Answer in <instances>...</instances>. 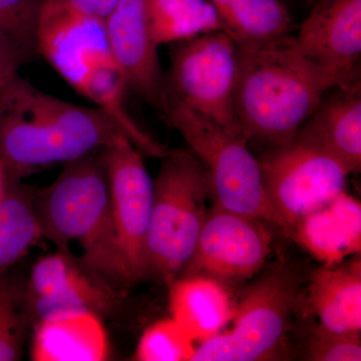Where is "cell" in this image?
Segmentation results:
<instances>
[{
  "instance_id": "obj_1",
  "label": "cell",
  "mask_w": 361,
  "mask_h": 361,
  "mask_svg": "<svg viewBox=\"0 0 361 361\" xmlns=\"http://www.w3.org/2000/svg\"><path fill=\"white\" fill-rule=\"evenodd\" d=\"M122 137L127 135L101 109L63 101L18 73L0 87V161L8 180L99 151Z\"/></svg>"
},
{
  "instance_id": "obj_2",
  "label": "cell",
  "mask_w": 361,
  "mask_h": 361,
  "mask_svg": "<svg viewBox=\"0 0 361 361\" xmlns=\"http://www.w3.org/2000/svg\"><path fill=\"white\" fill-rule=\"evenodd\" d=\"M238 54L235 115L248 142L290 141L330 90L353 84L304 56L291 35L238 44Z\"/></svg>"
},
{
  "instance_id": "obj_3",
  "label": "cell",
  "mask_w": 361,
  "mask_h": 361,
  "mask_svg": "<svg viewBox=\"0 0 361 361\" xmlns=\"http://www.w3.org/2000/svg\"><path fill=\"white\" fill-rule=\"evenodd\" d=\"M35 209L42 237L59 252L71 256L75 242L82 253L78 262L97 279L120 294L133 284L116 238L99 151L63 164L58 178L35 193Z\"/></svg>"
},
{
  "instance_id": "obj_4",
  "label": "cell",
  "mask_w": 361,
  "mask_h": 361,
  "mask_svg": "<svg viewBox=\"0 0 361 361\" xmlns=\"http://www.w3.org/2000/svg\"><path fill=\"white\" fill-rule=\"evenodd\" d=\"M212 190L205 168L191 149H169L154 182L148 235V274L167 283L193 256Z\"/></svg>"
},
{
  "instance_id": "obj_5",
  "label": "cell",
  "mask_w": 361,
  "mask_h": 361,
  "mask_svg": "<svg viewBox=\"0 0 361 361\" xmlns=\"http://www.w3.org/2000/svg\"><path fill=\"white\" fill-rule=\"evenodd\" d=\"M163 115L205 168L215 205L281 228L283 221L266 194L257 158L243 135H234L167 92Z\"/></svg>"
},
{
  "instance_id": "obj_6",
  "label": "cell",
  "mask_w": 361,
  "mask_h": 361,
  "mask_svg": "<svg viewBox=\"0 0 361 361\" xmlns=\"http://www.w3.org/2000/svg\"><path fill=\"white\" fill-rule=\"evenodd\" d=\"M300 278L279 265L247 290L235 311L234 326L196 348L191 361L277 360L298 297Z\"/></svg>"
},
{
  "instance_id": "obj_7",
  "label": "cell",
  "mask_w": 361,
  "mask_h": 361,
  "mask_svg": "<svg viewBox=\"0 0 361 361\" xmlns=\"http://www.w3.org/2000/svg\"><path fill=\"white\" fill-rule=\"evenodd\" d=\"M238 44L227 32L179 42L171 56L167 92L223 129L242 135L235 115Z\"/></svg>"
},
{
  "instance_id": "obj_8",
  "label": "cell",
  "mask_w": 361,
  "mask_h": 361,
  "mask_svg": "<svg viewBox=\"0 0 361 361\" xmlns=\"http://www.w3.org/2000/svg\"><path fill=\"white\" fill-rule=\"evenodd\" d=\"M257 160L266 194L288 236L297 221L342 193L351 174L336 157L296 135Z\"/></svg>"
},
{
  "instance_id": "obj_9",
  "label": "cell",
  "mask_w": 361,
  "mask_h": 361,
  "mask_svg": "<svg viewBox=\"0 0 361 361\" xmlns=\"http://www.w3.org/2000/svg\"><path fill=\"white\" fill-rule=\"evenodd\" d=\"M116 238L132 283L148 274V235L154 200V180L141 152L127 137L99 149Z\"/></svg>"
},
{
  "instance_id": "obj_10",
  "label": "cell",
  "mask_w": 361,
  "mask_h": 361,
  "mask_svg": "<svg viewBox=\"0 0 361 361\" xmlns=\"http://www.w3.org/2000/svg\"><path fill=\"white\" fill-rule=\"evenodd\" d=\"M271 244L272 234L264 221L213 204L180 277L201 275L221 282L247 279L264 265Z\"/></svg>"
},
{
  "instance_id": "obj_11",
  "label": "cell",
  "mask_w": 361,
  "mask_h": 361,
  "mask_svg": "<svg viewBox=\"0 0 361 361\" xmlns=\"http://www.w3.org/2000/svg\"><path fill=\"white\" fill-rule=\"evenodd\" d=\"M32 319L39 322L80 314L115 313L122 294L61 252L40 258L25 286Z\"/></svg>"
},
{
  "instance_id": "obj_12",
  "label": "cell",
  "mask_w": 361,
  "mask_h": 361,
  "mask_svg": "<svg viewBox=\"0 0 361 361\" xmlns=\"http://www.w3.org/2000/svg\"><path fill=\"white\" fill-rule=\"evenodd\" d=\"M104 26L109 51L128 89L163 114L167 78L149 33L144 0H120L104 18Z\"/></svg>"
},
{
  "instance_id": "obj_13",
  "label": "cell",
  "mask_w": 361,
  "mask_h": 361,
  "mask_svg": "<svg viewBox=\"0 0 361 361\" xmlns=\"http://www.w3.org/2000/svg\"><path fill=\"white\" fill-rule=\"evenodd\" d=\"M298 51L346 82H357L361 0H319L294 37Z\"/></svg>"
},
{
  "instance_id": "obj_14",
  "label": "cell",
  "mask_w": 361,
  "mask_h": 361,
  "mask_svg": "<svg viewBox=\"0 0 361 361\" xmlns=\"http://www.w3.org/2000/svg\"><path fill=\"white\" fill-rule=\"evenodd\" d=\"M37 51L73 87L90 59L110 52L104 20L77 13L61 0H44Z\"/></svg>"
},
{
  "instance_id": "obj_15",
  "label": "cell",
  "mask_w": 361,
  "mask_h": 361,
  "mask_svg": "<svg viewBox=\"0 0 361 361\" xmlns=\"http://www.w3.org/2000/svg\"><path fill=\"white\" fill-rule=\"evenodd\" d=\"M296 137L341 161L351 173L361 168L360 82L329 90Z\"/></svg>"
},
{
  "instance_id": "obj_16",
  "label": "cell",
  "mask_w": 361,
  "mask_h": 361,
  "mask_svg": "<svg viewBox=\"0 0 361 361\" xmlns=\"http://www.w3.org/2000/svg\"><path fill=\"white\" fill-rule=\"evenodd\" d=\"M290 237L323 266L343 262L360 253V201L342 192L297 221Z\"/></svg>"
},
{
  "instance_id": "obj_17",
  "label": "cell",
  "mask_w": 361,
  "mask_h": 361,
  "mask_svg": "<svg viewBox=\"0 0 361 361\" xmlns=\"http://www.w3.org/2000/svg\"><path fill=\"white\" fill-rule=\"evenodd\" d=\"M170 311L195 342L217 336L234 318L236 306L219 280L193 275L169 283Z\"/></svg>"
},
{
  "instance_id": "obj_18",
  "label": "cell",
  "mask_w": 361,
  "mask_h": 361,
  "mask_svg": "<svg viewBox=\"0 0 361 361\" xmlns=\"http://www.w3.org/2000/svg\"><path fill=\"white\" fill-rule=\"evenodd\" d=\"M73 89L110 116L141 153L159 159L168 153L170 149L145 132L130 116L126 104L128 87L110 52L89 59Z\"/></svg>"
},
{
  "instance_id": "obj_19",
  "label": "cell",
  "mask_w": 361,
  "mask_h": 361,
  "mask_svg": "<svg viewBox=\"0 0 361 361\" xmlns=\"http://www.w3.org/2000/svg\"><path fill=\"white\" fill-rule=\"evenodd\" d=\"M310 302L324 329L360 334V258L315 271L311 278Z\"/></svg>"
},
{
  "instance_id": "obj_20",
  "label": "cell",
  "mask_w": 361,
  "mask_h": 361,
  "mask_svg": "<svg viewBox=\"0 0 361 361\" xmlns=\"http://www.w3.org/2000/svg\"><path fill=\"white\" fill-rule=\"evenodd\" d=\"M108 356V336L99 316L89 313L37 323L33 360L102 361Z\"/></svg>"
},
{
  "instance_id": "obj_21",
  "label": "cell",
  "mask_w": 361,
  "mask_h": 361,
  "mask_svg": "<svg viewBox=\"0 0 361 361\" xmlns=\"http://www.w3.org/2000/svg\"><path fill=\"white\" fill-rule=\"evenodd\" d=\"M147 23L158 47L179 44L206 33L226 32L209 0H144Z\"/></svg>"
},
{
  "instance_id": "obj_22",
  "label": "cell",
  "mask_w": 361,
  "mask_h": 361,
  "mask_svg": "<svg viewBox=\"0 0 361 361\" xmlns=\"http://www.w3.org/2000/svg\"><path fill=\"white\" fill-rule=\"evenodd\" d=\"M35 197V192L20 180H7L0 197V277L42 237Z\"/></svg>"
},
{
  "instance_id": "obj_23",
  "label": "cell",
  "mask_w": 361,
  "mask_h": 361,
  "mask_svg": "<svg viewBox=\"0 0 361 361\" xmlns=\"http://www.w3.org/2000/svg\"><path fill=\"white\" fill-rule=\"evenodd\" d=\"M237 44H262L290 35V14L280 0H209Z\"/></svg>"
},
{
  "instance_id": "obj_24",
  "label": "cell",
  "mask_w": 361,
  "mask_h": 361,
  "mask_svg": "<svg viewBox=\"0 0 361 361\" xmlns=\"http://www.w3.org/2000/svg\"><path fill=\"white\" fill-rule=\"evenodd\" d=\"M7 274L0 277V361L20 360L32 320L26 304L25 286Z\"/></svg>"
},
{
  "instance_id": "obj_25",
  "label": "cell",
  "mask_w": 361,
  "mask_h": 361,
  "mask_svg": "<svg viewBox=\"0 0 361 361\" xmlns=\"http://www.w3.org/2000/svg\"><path fill=\"white\" fill-rule=\"evenodd\" d=\"M195 341L172 317L145 330L135 351L140 361H191Z\"/></svg>"
},
{
  "instance_id": "obj_26",
  "label": "cell",
  "mask_w": 361,
  "mask_h": 361,
  "mask_svg": "<svg viewBox=\"0 0 361 361\" xmlns=\"http://www.w3.org/2000/svg\"><path fill=\"white\" fill-rule=\"evenodd\" d=\"M44 0H0V33L25 58L37 51V25Z\"/></svg>"
},
{
  "instance_id": "obj_27",
  "label": "cell",
  "mask_w": 361,
  "mask_h": 361,
  "mask_svg": "<svg viewBox=\"0 0 361 361\" xmlns=\"http://www.w3.org/2000/svg\"><path fill=\"white\" fill-rule=\"evenodd\" d=\"M306 356L313 361H360V334H341L317 325L308 338Z\"/></svg>"
},
{
  "instance_id": "obj_28",
  "label": "cell",
  "mask_w": 361,
  "mask_h": 361,
  "mask_svg": "<svg viewBox=\"0 0 361 361\" xmlns=\"http://www.w3.org/2000/svg\"><path fill=\"white\" fill-rule=\"evenodd\" d=\"M25 59L20 49L0 33V87L18 75Z\"/></svg>"
},
{
  "instance_id": "obj_29",
  "label": "cell",
  "mask_w": 361,
  "mask_h": 361,
  "mask_svg": "<svg viewBox=\"0 0 361 361\" xmlns=\"http://www.w3.org/2000/svg\"><path fill=\"white\" fill-rule=\"evenodd\" d=\"M120 0H97V16L104 18L113 11Z\"/></svg>"
},
{
  "instance_id": "obj_30",
  "label": "cell",
  "mask_w": 361,
  "mask_h": 361,
  "mask_svg": "<svg viewBox=\"0 0 361 361\" xmlns=\"http://www.w3.org/2000/svg\"><path fill=\"white\" fill-rule=\"evenodd\" d=\"M7 183V177L6 170H4V165L0 161V197L4 194V190H6Z\"/></svg>"
},
{
  "instance_id": "obj_31",
  "label": "cell",
  "mask_w": 361,
  "mask_h": 361,
  "mask_svg": "<svg viewBox=\"0 0 361 361\" xmlns=\"http://www.w3.org/2000/svg\"><path fill=\"white\" fill-rule=\"evenodd\" d=\"M280 1L283 2L284 4L285 0H280Z\"/></svg>"
}]
</instances>
